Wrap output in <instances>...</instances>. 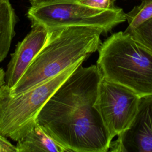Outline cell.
Segmentation results:
<instances>
[{
  "instance_id": "cell-5",
  "label": "cell",
  "mask_w": 152,
  "mask_h": 152,
  "mask_svg": "<svg viewBox=\"0 0 152 152\" xmlns=\"http://www.w3.org/2000/svg\"><path fill=\"white\" fill-rule=\"evenodd\" d=\"M31 23L48 30L69 26H91L102 28L104 33L126 21L121 8L100 10L81 4L78 0L65 1L31 6L27 12Z\"/></svg>"
},
{
  "instance_id": "cell-16",
  "label": "cell",
  "mask_w": 152,
  "mask_h": 152,
  "mask_svg": "<svg viewBox=\"0 0 152 152\" xmlns=\"http://www.w3.org/2000/svg\"><path fill=\"white\" fill-rule=\"evenodd\" d=\"M5 84V71L1 68H0V87Z\"/></svg>"
},
{
  "instance_id": "cell-6",
  "label": "cell",
  "mask_w": 152,
  "mask_h": 152,
  "mask_svg": "<svg viewBox=\"0 0 152 152\" xmlns=\"http://www.w3.org/2000/svg\"><path fill=\"white\" fill-rule=\"evenodd\" d=\"M140 98L131 90L102 77L94 106L112 140L129 127Z\"/></svg>"
},
{
  "instance_id": "cell-8",
  "label": "cell",
  "mask_w": 152,
  "mask_h": 152,
  "mask_svg": "<svg viewBox=\"0 0 152 152\" xmlns=\"http://www.w3.org/2000/svg\"><path fill=\"white\" fill-rule=\"evenodd\" d=\"M49 30L45 26L31 23L26 36L17 45L5 72V85L12 89L46 42Z\"/></svg>"
},
{
  "instance_id": "cell-13",
  "label": "cell",
  "mask_w": 152,
  "mask_h": 152,
  "mask_svg": "<svg viewBox=\"0 0 152 152\" xmlns=\"http://www.w3.org/2000/svg\"><path fill=\"white\" fill-rule=\"evenodd\" d=\"M78 1L84 5L96 9L106 10L115 7L111 0H78Z\"/></svg>"
},
{
  "instance_id": "cell-2",
  "label": "cell",
  "mask_w": 152,
  "mask_h": 152,
  "mask_svg": "<svg viewBox=\"0 0 152 152\" xmlns=\"http://www.w3.org/2000/svg\"><path fill=\"white\" fill-rule=\"evenodd\" d=\"M104 30L97 27L69 26L49 30L46 43L29 65L11 96L22 93L68 68L83 62L98 50Z\"/></svg>"
},
{
  "instance_id": "cell-7",
  "label": "cell",
  "mask_w": 152,
  "mask_h": 152,
  "mask_svg": "<svg viewBox=\"0 0 152 152\" xmlns=\"http://www.w3.org/2000/svg\"><path fill=\"white\" fill-rule=\"evenodd\" d=\"M116 152H152V96L140 98L137 112L129 127L111 142Z\"/></svg>"
},
{
  "instance_id": "cell-9",
  "label": "cell",
  "mask_w": 152,
  "mask_h": 152,
  "mask_svg": "<svg viewBox=\"0 0 152 152\" xmlns=\"http://www.w3.org/2000/svg\"><path fill=\"white\" fill-rule=\"evenodd\" d=\"M17 142V152H68L37 122Z\"/></svg>"
},
{
  "instance_id": "cell-12",
  "label": "cell",
  "mask_w": 152,
  "mask_h": 152,
  "mask_svg": "<svg viewBox=\"0 0 152 152\" xmlns=\"http://www.w3.org/2000/svg\"><path fill=\"white\" fill-rule=\"evenodd\" d=\"M127 33L152 51V18Z\"/></svg>"
},
{
  "instance_id": "cell-1",
  "label": "cell",
  "mask_w": 152,
  "mask_h": 152,
  "mask_svg": "<svg viewBox=\"0 0 152 152\" xmlns=\"http://www.w3.org/2000/svg\"><path fill=\"white\" fill-rule=\"evenodd\" d=\"M102 75L78 66L43 106L36 122L68 152H106L112 139L94 106Z\"/></svg>"
},
{
  "instance_id": "cell-11",
  "label": "cell",
  "mask_w": 152,
  "mask_h": 152,
  "mask_svg": "<svg viewBox=\"0 0 152 152\" xmlns=\"http://www.w3.org/2000/svg\"><path fill=\"white\" fill-rule=\"evenodd\" d=\"M125 16L128 26L124 31L129 33L152 18V0H142Z\"/></svg>"
},
{
  "instance_id": "cell-10",
  "label": "cell",
  "mask_w": 152,
  "mask_h": 152,
  "mask_svg": "<svg viewBox=\"0 0 152 152\" xmlns=\"http://www.w3.org/2000/svg\"><path fill=\"white\" fill-rule=\"evenodd\" d=\"M17 18L9 0H0V62L7 56L15 34Z\"/></svg>"
},
{
  "instance_id": "cell-3",
  "label": "cell",
  "mask_w": 152,
  "mask_h": 152,
  "mask_svg": "<svg viewBox=\"0 0 152 152\" xmlns=\"http://www.w3.org/2000/svg\"><path fill=\"white\" fill-rule=\"evenodd\" d=\"M97 66L102 77L134 91L152 96V51L125 31L101 43Z\"/></svg>"
},
{
  "instance_id": "cell-15",
  "label": "cell",
  "mask_w": 152,
  "mask_h": 152,
  "mask_svg": "<svg viewBox=\"0 0 152 152\" xmlns=\"http://www.w3.org/2000/svg\"><path fill=\"white\" fill-rule=\"evenodd\" d=\"M31 6H37L43 4L54 3L61 1H72V0H29Z\"/></svg>"
},
{
  "instance_id": "cell-4",
  "label": "cell",
  "mask_w": 152,
  "mask_h": 152,
  "mask_svg": "<svg viewBox=\"0 0 152 152\" xmlns=\"http://www.w3.org/2000/svg\"><path fill=\"white\" fill-rule=\"evenodd\" d=\"M75 64L56 76L17 95L11 96L5 85L0 87V134L17 141L36 124L40 110L74 69Z\"/></svg>"
},
{
  "instance_id": "cell-14",
  "label": "cell",
  "mask_w": 152,
  "mask_h": 152,
  "mask_svg": "<svg viewBox=\"0 0 152 152\" xmlns=\"http://www.w3.org/2000/svg\"><path fill=\"white\" fill-rule=\"evenodd\" d=\"M0 152H17L16 146L7 140V138L0 134Z\"/></svg>"
}]
</instances>
